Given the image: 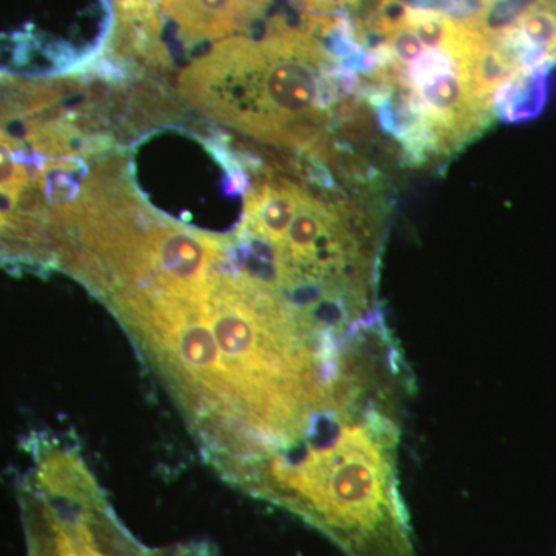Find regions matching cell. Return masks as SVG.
<instances>
[{
    "instance_id": "cell-8",
    "label": "cell",
    "mask_w": 556,
    "mask_h": 556,
    "mask_svg": "<svg viewBox=\"0 0 556 556\" xmlns=\"http://www.w3.org/2000/svg\"><path fill=\"white\" fill-rule=\"evenodd\" d=\"M115 25L109 40V58L121 64L170 67V54L163 42V16L156 0H110Z\"/></svg>"
},
{
    "instance_id": "cell-7",
    "label": "cell",
    "mask_w": 556,
    "mask_h": 556,
    "mask_svg": "<svg viewBox=\"0 0 556 556\" xmlns=\"http://www.w3.org/2000/svg\"><path fill=\"white\" fill-rule=\"evenodd\" d=\"M186 49L241 35L266 16L273 0H156Z\"/></svg>"
},
{
    "instance_id": "cell-3",
    "label": "cell",
    "mask_w": 556,
    "mask_h": 556,
    "mask_svg": "<svg viewBox=\"0 0 556 556\" xmlns=\"http://www.w3.org/2000/svg\"><path fill=\"white\" fill-rule=\"evenodd\" d=\"M357 86L324 40L280 14L258 38L218 40L178 80L182 100L208 118L327 167Z\"/></svg>"
},
{
    "instance_id": "cell-9",
    "label": "cell",
    "mask_w": 556,
    "mask_h": 556,
    "mask_svg": "<svg viewBox=\"0 0 556 556\" xmlns=\"http://www.w3.org/2000/svg\"><path fill=\"white\" fill-rule=\"evenodd\" d=\"M450 9L460 11V13H470L478 7L486 5V3L497 2V0H444Z\"/></svg>"
},
{
    "instance_id": "cell-4",
    "label": "cell",
    "mask_w": 556,
    "mask_h": 556,
    "mask_svg": "<svg viewBox=\"0 0 556 556\" xmlns=\"http://www.w3.org/2000/svg\"><path fill=\"white\" fill-rule=\"evenodd\" d=\"M402 393L348 402L249 493L299 515L346 556H416L399 489Z\"/></svg>"
},
{
    "instance_id": "cell-5",
    "label": "cell",
    "mask_w": 556,
    "mask_h": 556,
    "mask_svg": "<svg viewBox=\"0 0 556 556\" xmlns=\"http://www.w3.org/2000/svg\"><path fill=\"white\" fill-rule=\"evenodd\" d=\"M61 0H0V79L51 75L93 62L49 24Z\"/></svg>"
},
{
    "instance_id": "cell-6",
    "label": "cell",
    "mask_w": 556,
    "mask_h": 556,
    "mask_svg": "<svg viewBox=\"0 0 556 556\" xmlns=\"http://www.w3.org/2000/svg\"><path fill=\"white\" fill-rule=\"evenodd\" d=\"M467 16L527 75L556 68V0H497Z\"/></svg>"
},
{
    "instance_id": "cell-1",
    "label": "cell",
    "mask_w": 556,
    "mask_h": 556,
    "mask_svg": "<svg viewBox=\"0 0 556 556\" xmlns=\"http://www.w3.org/2000/svg\"><path fill=\"white\" fill-rule=\"evenodd\" d=\"M104 302L236 485L298 447L342 397L350 342L237 268L229 244L199 281L124 285Z\"/></svg>"
},
{
    "instance_id": "cell-2",
    "label": "cell",
    "mask_w": 556,
    "mask_h": 556,
    "mask_svg": "<svg viewBox=\"0 0 556 556\" xmlns=\"http://www.w3.org/2000/svg\"><path fill=\"white\" fill-rule=\"evenodd\" d=\"M351 25L364 50L358 97L401 163L445 166L495 123L486 40L466 16L417 0H379Z\"/></svg>"
}]
</instances>
